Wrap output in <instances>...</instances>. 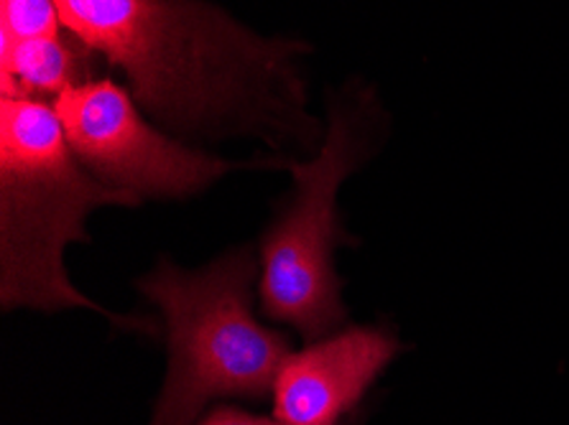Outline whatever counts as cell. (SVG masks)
I'll use <instances>...</instances> for the list:
<instances>
[{"label": "cell", "instance_id": "ba28073f", "mask_svg": "<svg viewBox=\"0 0 569 425\" xmlns=\"http://www.w3.org/2000/svg\"><path fill=\"white\" fill-rule=\"evenodd\" d=\"M64 31L57 0H0V33L11 39L57 37Z\"/></svg>", "mask_w": 569, "mask_h": 425}, {"label": "cell", "instance_id": "277c9868", "mask_svg": "<svg viewBox=\"0 0 569 425\" xmlns=\"http://www.w3.org/2000/svg\"><path fill=\"white\" fill-rule=\"evenodd\" d=\"M376 130L370 92L330 105L322 143L312 159L291 161L295 186L258 240L263 316L291 326L305 342L330 336L348 321L335 253L358 240L342 222L340 189L376 151Z\"/></svg>", "mask_w": 569, "mask_h": 425}, {"label": "cell", "instance_id": "7a4b0ae2", "mask_svg": "<svg viewBox=\"0 0 569 425\" xmlns=\"http://www.w3.org/2000/svg\"><path fill=\"white\" fill-rule=\"evenodd\" d=\"M102 206L141 202L82 166L47 100H0V306L54 314L88 308L128 332L157 336L161 324L102 308L69 281L64 253L90 242L88 220Z\"/></svg>", "mask_w": 569, "mask_h": 425}, {"label": "cell", "instance_id": "52a82bcc", "mask_svg": "<svg viewBox=\"0 0 569 425\" xmlns=\"http://www.w3.org/2000/svg\"><path fill=\"white\" fill-rule=\"evenodd\" d=\"M94 57L67 29L57 37L19 41L0 33V94L54 102L69 87L100 77L94 74Z\"/></svg>", "mask_w": 569, "mask_h": 425}, {"label": "cell", "instance_id": "9c48e42d", "mask_svg": "<svg viewBox=\"0 0 569 425\" xmlns=\"http://www.w3.org/2000/svg\"><path fill=\"white\" fill-rule=\"evenodd\" d=\"M194 425H287L273 415H256L236 405H214Z\"/></svg>", "mask_w": 569, "mask_h": 425}, {"label": "cell", "instance_id": "3957f363", "mask_svg": "<svg viewBox=\"0 0 569 425\" xmlns=\"http://www.w3.org/2000/svg\"><path fill=\"white\" fill-rule=\"evenodd\" d=\"M261 275L251 245L226 250L202 267L169 257L136 281L161 314L169 367L149 425H194L222 401L261 403L291 357V342L253 314Z\"/></svg>", "mask_w": 569, "mask_h": 425}, {"label": "cell", "instance_id": "8992f818", "mask_svg": "<svg viewBox=\"0 0 569 425\" xmlns=\"http://www.w3.org/2000/svg\"><path fill=\"white\" fill-rule=\"evenodd\" d=\"M401 352L386 326H342L291 352L273 385V418L287 425H340Z\"/></svg>", "mask_w": 569, "mask_h": 425}, {"label": "cell", "instance_id": "6da1fadb", "mask_svg": "<svg viewBox=\"0 0 569 425\" xmlns=\"http://www.w3.org/2000/svg\"><path fill=\"white\" fill-rule=\"evenodd\" d=\"M67 31L123 72L153 123L182 141L258 138L279 159L315 153L295 39L261 37L207 0H57Z\"/></svg>", "mask_w": 569, "mask_h": 425}, {"label": "cell", "instance_id": "5b68a950", "mask_svg": "<svg viewBox=\"0 0 569 425\" xmlns=\"http://www.w3.org/2000/svg\"><path fill=\"white\" fill-rule=\"evenodd\" d=\"M77 159L92 176L138 202H182L232 171L287 169L295 159L228 161L194 149L146 115L126 84L92 77L51 102Z\"/></svg>", "mask_w": 569, "mask_h": 425}]
</instances>
